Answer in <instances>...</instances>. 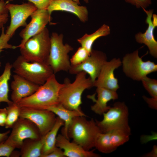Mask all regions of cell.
I'll return each mask as SVG.
<instances>
[{
  "label": "cell",
  "mask_w": 157,
  "mask_h": 157,
  "mask_svg": "<svg viewBox=\"0 0 157 157\" xmlns=\"http://www.w3.org/2000/svg\"><path fill=\"white\" fill-rule=\"evenodd\" d=\"M46 136V134L39 139L25 140L20 148V156L22 157H41Z\"/></svg>",
  "instance_id": "obj_21"
},
{
  "label": "cell",
  "mask_w": 157,
  "mask_h": 157,
  "mask_svg": "<svg viewBox=\"0 0 157 157\" xmlns=\"http://www.w3.org/2000/svg\"><path fill=\"white\" fill-rule=\"evenodd\" d=\"M30 16V22L19 33L21 43L15 46V49L22 47L29 39L42 31L51 20V15L46 9H37Z\"/></svg>",
  "instance_id": "obj_12"
},
{
  "label": "cell",
  "mask_w": 157,
  "mask_h": 157,
  "mask_svg": "<svg viewBox=\"0 0 157 157\" xmlns=\"http://www.w3.org/2000/svg\"><path fill=\"white\" fill-rule=\"evenodd\" d=\"M65 157L62 149L56 147L51 153L45 157Z\"/></svg>",
  "instance_id": "obj_35"
},
{
  "label": "cell",
  "mask_w": 157,
  "mask_h": 157,
  "mask_svg": "<svg viewBox=\"0 0 157 157\" xmlns=\"http://www.w3.org/2000/svg\"><path fill=\"white\" fill-rule=\"evenodd\" d=\"M90 54L84 47H79L70 59L71 66H75L81 63L88 58Z\"/></svg>",
  "instance_id": "obj_28"
},
{
  "label": "cell",
  "mask_w": 157,
  "mask_h": 157,
  "mask_svg": "<svg viewBox=\"0 0 157 157\" xmlns=\"http://www.w3.org/2000/svg\"><path fill=\"white\" fill-rule=\"evenodd\" d=\"M7 111L6 108L0 109V126H5Z\"/></svg>",
  "instance_id": "obj_36"
},
{
  "label": "cell",
  "mask_w": 157,
  "mask_h": 157,
  "mask_svg": "<svg viewBox=\"0 0 157 157\" xmlns=\"http://www.w3.org/2000/svg\"><path fill=\"white\" fill-rule=\"evenodd\" d=\"M46 110L52 112L64 122V127L62 129L63 135L69 139L68 129L73 119L77 116H84L86 115L81 110H71L67 109L59 103L47 108Z\"/></svg>",
  "instance_id": "obj_20"
},
{
  "label": "cell",
  "mask_w": 157,
  "mask_h": 157,
  "mask_svg": "<svg viewBox=\"0 0 157 157\" xmlns=\"http://www.w3.org/2000/svg\"><path fill=\"white\" fill-rule=\"evenodd\" d=\"M125 1L130 3L137 8L146 9L152 3L151 0H124Z\"/></svg>",
  "instance_id": "obj_32"
},
{
  "label": "cell",
  "mask_w": 157,
  "mask_h": 157,
  "mask_svg": "<svg viewBox=\"0 0 157 157\" xmlns=\"http://www.w3.org/2000/svg\"><path fill=\"white\" fill-rule=\"evenodd\" d=\"M106 54L102 51L92 49L88 58L81 63L71 66L68 72L71 74H76L84 72L89 75L94 82L98 77L100 71L107 61Z\"/></svg>",
  "instance_id": "obj_13"
},
{
  "label": "cell",
  "mask_w": 157,
  "mask_h": 157,
  "mask_svg": "<svg viewBox=\"0 0 157 157\" xmlns=\"http://www.w3.org/2000/svg\"><path fill=\"white\" fill-rule=\"evenodd\" d=\"M74 1L76 2V3H77L78 4L80 5V2L79 1V0H73Z\"/></svg>",
  "instance_id": "obj_40"
},
{
  "label": "cell",
  "mask_w": 157,
  "mask_h": 157,
  "mask_svg": "<svg viewBox=\"0 0 157 157\" xmlns=\"http://www.w3.org/2000/svg\"><path fill=\"white\" fill-rule=\"evenodd\" d=\"M109 132L111 142L113 145L117 148L128 142L131 135L119 130H113Z\"/></svg>",
  "instance_id": "obj_27"
},
{
  "label": "cell",
  "mask_w": 157,
  "mask_h": 157,
  "mask_svg": "<svg viewBox=\"0 0 157 157\" xmlns=\"http://www.w3.org/2000/svg\"><path fill=\"white\" fill-rule=\"evenodd\" d=\"M146 13L145 22L148 24L147 29L144 33L139 32L135 36L136 41L140 44H143L148 48L150 55L155 58H157V41L154 35V31L157 26V16L153 14L154 10H148L142 8Z\"/></svg>",
  "instance_id": "obj_15"
},
{
  "label": "cell",
  "mask_w": 157,
  "mask_h": 157,
  "mask_svg": "<svg viewBox=\"0 0 157 157\" xmlns=\"http://www.w3.org/2000/svg\"><path fill=\"white\" fill-rule=\"evenodd\" d=\"M86 74L84 72L78 73L72 83L68 79L65 80L64 85L59 91V101L67 109L81 110L80 107L82 103L83 92L86 89L94 87V82L89 77H86Z\"/></svg>",
  "instance_id": "obj_2"
},
{
  "label": "cell",
  "mask_w": 157,
  "mask_h": 157,
  "mask_svg": "<svg viewBox=\"0 0 157 157\" xmlns=\"http://www.w3.org/2000/svg\"><path fill=\"white\" fill-rule=\"evenodd\" d=\"M64 125V121L58 117H57L54 126L46 134L41 157H45L56 148V144L57 133L60 128Z\"/></svg>",
  "instance_id": "obj_22"
},
{
  "label": "cell",
  "mask_w": 157,
  "mask_h": 157,
  "mask_svg": "<svg viewBox=\"0 0 157 157\" xmlns=\"http://www.w3.org/2000/svg\"><path fill=\"white\" fill-rule=\"evenodd\" d=\"M143 85L151 97L157 98V80L147 76L142 80Z\"/></svg>",
  "instance_id": "obj_29"
},
{
  "label": "cell",
  "mask_w": 157,
  "mask_h": 157,
  "mask_svg": "<svg viewBox=\"0 0 157 157\" xmlns=\"http://www.w3.org/2000/svg\"><path fill=\"white\" fill-rule=\"evenodd\" d=\"M1 29V32L0 36V50L3 49H15V46L8 43L10 38L6 34L4 27H3Z\"/></svg>",
  "instance_id": "obj_30"
},
{
  "label": "cell",
  "mask_w": 157,
  "mask_h": 157,
  "mask_svg": "<svg viewBox=\"0 0 157 157\" xmlns=\"http://www.w3.org/2000/svg\"><path fill=\"white\" fill-rule=\"evenodd\" d=\"M110 33V27L107 25L104 24L94 33L90 34L85 33L77 40L81 46L85 48L91 53L94 41L98 38L107 35Z\"/></svg>",
  "instance_id": "obj_23"
},
{
  "label": "cell",
  "mask_w": 157,
  "mask_h": 157,
  "mask_svg": "<svg viewBox=\"0 0 157 157\" xmlns=\"http://www.w3.org/2000/svg\"><path fill=\"white\" fill-rule=\"evenodd\" d=\"M9 16L8 14L0 15V29L4 27V25L7 22Z\"/></svg>",
  "instance_id": "obj_38"
},
{
  "label": "cell",
  "mask_w": 157,
  "mask_h": 157,
  "mask_svg": "<svg viewBox=\"0 0 157 157\" xmlns=\"http://www.w3.org/2000/svg\"><path fill=\"white\" fill-rule=\"evenodd\" d=\"M13 77L10 85L12 90L11 99L14 104H17L22 99L32 95L40 86L18 74H15Z\"/></svg>",
  "instance_id": "obj_16"
},
{
  "label": "cell",
  "mask_w": 157,
  "mask_h": 157,
  "mask_svg": "<svg viewBox=\"0 0 157 157\" xmlns=\"http://www.w3.org/2000/svg\"><path fill=\"white\" fill-rule=\"evenodd\" d=\"M3 51V50H0V53ZM1 62H0V65H1Z\"/></svg>",
  "instance_id": "obj_42"
},
{
  "label": "cell",
  "mask_w": 157,
  "mask_h": 157,
  "mask_svg": "<svg viewBox=\"0 0 157 157\" xmlns=\"http://www.w3.org/2000/svg\"><path fill=\"white\" fill-rule=\"evenodd\" d=\"M15 148L5 140L0 143V156L9 157Z\"/></svg>",
  "instance_id": "obj_31"
},
{
  "label": "cell",
  "mask_w": 157,
  "mask_h": 157,
  "mask_svg": "<svg viewBox=\"0 0 157 157\" xmlns=\"http://www.w3.org/2000/svg\"><path fill=\"white\" fill-rule=\"evenodd\" d=\"M12 66L15 74L40 86L44 84L54 74L47 63L28 62L21 55L17 58Z\"/></svg>",
  "instance_id": "obj_5"
},
{
  "label": "cell",
  "mask_w": 157,
  "mask_h": 157,
  "mask_svg": "<svg viewBox=\"0 0 157 157\" xmlns=\"http://www.w3.org/2000/svg\"><path fill=\"white\" fill-rule=\"evenodd\" d=\"M143 157H157V146L154 145L151 151L145 154Z\"/></svg>",
  "instance_id": "obj_37"
},
{
  "label": "cell",
  "mask_w": 157,
  "mask_h": 157,
  "mask_svg": "<svg viewBox=\"0 0 157 157\" xmlns=\"http://www.w3.org/2000/svg\"><path fill=\"white\" fill-rule=\"evenodd\" d=\"M96 92L97 99L94 100L95 103L91 106V109L96 114L101 115L110 108L107 105L108 102L118 99V95L116 91L101 87H97Z\"/></svg>",
  "instance_id": "obj_19"
},
{
  "label": "cell",
  "mask_w": 157,
  "mask_h": 157,
  "mask_svg": "<svg viewBox=\"0 0 157 157\" xmlns=\"http://www.w3.org/2000/svg\"><path fill=\"white\" fill-rule=\"evenodd\" d=\"M103 115L102 120H95L102 133L119 130L131 134V129L129 124V109L124 102H115Z\"/></svg>",
  "instance_id": "obj_4"
},
{
  "label": "cell",
  "mask_w": 157,
  "mask_h": 157,
  "mask_svg": "<svg viewBox=\"0 0 157 157\" xmlns=\"http://www.w3.org/2000/svg\"><path fill=\"white\" fill-rule=\"evenodd\" d=\"M121 65L122 61L119 58H114L106 61L94 82L93 86L102 87L117 91L119 87L118 80L115 77L114 72Z\"/></svg>",
  "instance_id": "obj_14"
},
{
  "label": "cell",
  "mask_w": 157,
  "mask_h": 157,
  "mask_svg": "<svg viewBox=\"0 0 157 157\" xmlns=\"http://www.w3.org/2000/svg\"><path fill=\"white\" fill-rule=\"evenodd\" d=\"M144 101L148 104L149 107L153 109H157V98L151 97L149 98L145 95L142 96Z\"/></svg>",
  "instance_id": "obj_34"
},
{
  "label": "cell",
  "mask_w": 157,
  "mask_h": 157,
  "mask_svg": "<svg viewBox=\"0 0 157 157\" xmlns=\"http://www.w3.org/2000/svg\"><path fill=\"white\" fill-rule=\"evenodd\" d=\"M14 0H7L12 1ZM33 3L38 9H46L52 0H27Z\"/></svg>",
  "instance_id": "obj_33"
},
{
  "label": "cell",
  "mask_w": 157,
  "mask_h": 157,
  "mask_svg": "<svg viewBox=\"0 0 157 157\" xmlns=\"http://www.w3.org/2000/svg\"><path fill=\"white\" fill-rule=\"evenodd\" d=\"M19 117L27 119L38 127L42 136L46 134L52 129L56 119L55 114L46 109L20 107Z\"/></svg>",
  "instance_id": "obj_10"
},
{
  "label": "cell",
  "mask_w": 157,
  "mask_h": 157,
  "mask_svg": "<svg viewBox=\"0 0 157 157\" xmlns=\"http://www.w3.org/2000/svg\"><path fill=\"white\" fill-rule=\"evenodd\" d=\"M56 146L63 150L65 156L68 157H99L100 155L94 152V150L86 151L74 142H70L63 135L57 136Z\"/></svg>",
  "instance_id": "obj_18"
},
{
  "label": "cell",
  "mask_w": 157,
  "mask_h": 157,
  "mask_svg": "<svg viewBox=\"0 0 157 157\" xmlns=\"http://www.w3.org/2000/svg\"><path fill=\"white\" fill-rule=\"evenodd\" d=\"M12 65L9 62L7 63L5 65L4 71L0 76V104L1 102H5L8 104L13 102L8 99V81L11 75V69Z\"/></svg>",
  "instance_id": "obj_24"
},
{
  "label": "cell",
  "mask_w": 157,
  "mask_h": 157,
  "mask_svg": "<svg viewBox=\"0 0 157 157\" xmlns=\"http://www.w3.org/2000/svg\"><path fill=\"white\" fill-rule=\"evenodd\" d=\"M84 1L87 3L89 2V0H83Z\"/></svg>",
  "instance_id": "obj_41"
},
{
  "label": "cell",
  "mask_w": 157,
  "mask_h": 157,
  "mask_svg": "<svg viewBox=\"0 0 157 157\" xmlns=\"http://www.w3.org/2000/svg\"><path fill=\"white\" fill-rule=\"evenodd\" d=\"M10 132V131H8L3 133H0V143L6 139Z\"/></svg>",
  "instance_id": "obj_39"
},
{
  "label": "cell",
  "mask_w": 157,
  "mask_h": 157,
  "mask_svg": "<svg viewBox=\"0 0 157 157\" xmlns=\"http://www.w3.org/2000/svg\"><path fill=\"white\" fill-rule=\"evenodd\" d=\"M122 61V70L127 77L137 81L157 71V65L150 60L144 61L137 50L126 54Z\"/></svg>",
  "instance_id": "obj_8"
},
{
  "label": "cell",
  "mask_w": 157,
  "mask_h": 157,
  "mask_svg": "<svg viewBox=\"0 0 157 157\" xmlns=\"http://www.w3.org/2000/svg\"><path fill=\"white\" fill-rule=\"evenodd\" d=\"M50 47L51 37L48 29L45 27L20 48L21 55L28 62L47 63Z\"/></svg>",
  "instance_id": "obj_6"
},
{
  "label": "cell",
  "mask_w": 157,
  "mask_h": 157,
  "mask_svg": "<svg viewBox=\"0 0 157 157\" xmlns=\"http://www.w3.org/2000/svg\"><path fill=\"white\" fill-rule=\"evenodd\" d=\"M63 35L53 32L51 36V47L47 63L55 74L61 71L68 72L71 67L69 53L73 49L63 43Z\"/></svg>",
  "instance_id": "obj_7"
},
{
  "label": "cell",
  "mask_w": 157,
  "mask_h": 157,
  "mask_svg": "<svg viewBox=\"0 0 157 157\" xmlns=\"http://www.w3.org/2000/svg\"><path fill=\"white\" fill-rule=\"evenodd\" d=\"M5 141L15 148H21L26 139H39L42 137L37 126L29 120L19 117L13 126Z\"/></svg>",
  "instance_id": "obj_9"
},
{
  "label": "cell",
  "mask_w": 157,
  "mask_h": 157,
  "mask_svg": "<svg viewBox=\"0 0 157 157\" xmlns=\"http://www.w3.org/2000/svg\"><path fill=\"white\" fill-rule=\"evenodd\" d=\"M11 17L10 25L5 33L10 38L16 30L21 26L25 27L27 24L26 20L37 9L34 4L28 1L21 4L8 3L6 6Z\"/></svg>",
  "instance_id": "obj_11"
},
{
  "label": "cell",
  "mask_w": 157,
  "mask_h": 157,
  "mask_svg": "<svg viewBox=\"0 0 157 157\" xmlns=\"http://www.w3.org/2000/svg\"><path fill=\"white\" fill-rule=\"evenodd\" d=\"M100 132L95 121L92 118L88 120L84 116L74 118L68 129L69 138L86 151L94 147L96 137Z\"/></svg>",
  "instance_id": "obj_3"
},
{
  "label": "cell",
  "mask_w": 157,
  "mask_h": 157,
  "mask_svg": "<svg viewBox=\"0 0 157 157\" xmlns=\"http://www.w3.org/2000/svg\"><path fill=\"white\" fill-rule=\"evenodd\" d=\"M64 85L58 81L54 74L33 94L17 104L20 107L46 109L59 103V92Z\"/></svg>",
  "instance_id": "obj_1"
},
{
  "label": "cell",
  "mask_w": 157,
  "mask_h": 157,
  "mask_svg": "<svg viewBox=\"0 0 157 157\" xmlns=\"http://www.w3.org/2000/svg\"><path fill=\"white\" fill-rule=\"evenodd\" d=\"M94 147L100 152L105 154L110 153L117 149L111 142L109 132L99 133L96 139Z\"/></svg>",
  "instance_id": "obj_25"
},
{
  "label": "cell",
  "mask_w": 157,
  "mask_h": 157,
  "mask_svg": "<svg viewBox=\"0 0 157 157\" xmlns=\"http://www.w3.org/2000/svg\"><path fill=\"white\" fill-rule=\"evenodd\" d=\"M6 108L7 114L5 126L6 129L12 128L19 118L20 107L13 102L8 104Z\"/></svg>",
  "instance_id": "obj_26"
},
{
  "label": "cell",
  "mask_w": 157,
  "mask_h": 157,
  "mask_svg": "<svg viewBox=\"0 0 157 157\" xmlns=\"http://www.w3.org/2000/svg\"><path fill=\"white\" fill-rule=\"evenodd\" d=\"M51 15L54 11H62L74 14L83 22L88 19V11L85 6H80L73 0H52L47 9Z\"/></svg>",
  "instance_id": "obj_17"
}]
</instances>
